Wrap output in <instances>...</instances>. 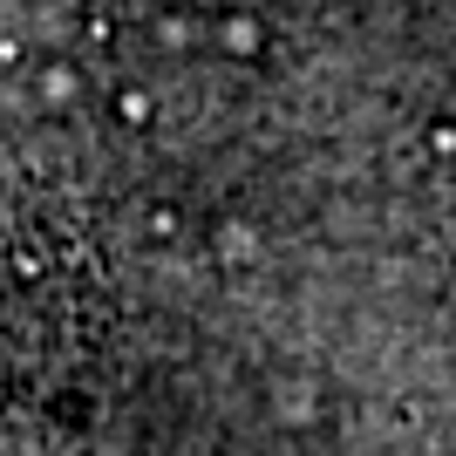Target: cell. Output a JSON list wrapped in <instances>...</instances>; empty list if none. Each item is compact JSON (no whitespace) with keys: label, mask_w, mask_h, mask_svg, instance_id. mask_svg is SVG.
<instances>
[{"label":"cell","mask_w":456,"mask_h":456,"mask_svg":"<svg viewBox=\"0 0 456 456\" xmlns=\"http://www.w3.org/2000/svg\"><path fill=\"white\" fill-rule=\"evenodd\" d=\"M232 55H259V41H266V35H259V20H232Z\"/></svg>","instance_id":"1"},{"label":"cell","mask_w":456,"mask_h":456,"mask_svg":"<svg viewBox=\"0 0 456 456\" xmlns=\"http://www.w3.org/2000/svg\"><path fill=\"white\" fill-rule=\"evenodd\" d=\"M429 151H436V157H456V123H436V130H429Z\"/></svg>","instance_id":"2"}]
</instances>
